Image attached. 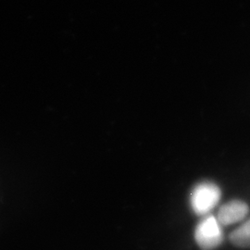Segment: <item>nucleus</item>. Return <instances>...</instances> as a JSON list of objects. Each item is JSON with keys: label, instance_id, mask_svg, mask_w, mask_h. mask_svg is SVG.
Wrapping results in <instances>:
<instances>
[{"label": "nucleus", "instance_id": "f03ea898", "mask_svg": "<svg viewBox=\"0 0 250 250\" xmlns=\"http://www.w3.org/2000/svg\"><path fill=\"white\" fill-rule=\"evenodd\" d=\"M195 239L202 250L217 249L224 241L222 225L213 216H208L197 226Z\"/></svg>", "mask_w": 250, "mask_h": 250}, {"label": "nucleus", "instance_id": "20e7f679", "mask_svg": "<svg viewBox=\"0 0 250 250\" xmlns=\"http://www.w3.org/2000/svg\"><path fill=\"white\" fill-rule=\"evenodd\" d=\"M250 221H247L245 224L239 227L237 230L233 231L230 235V239L232 244L240 248L250 247Z\"/></svg>", "mask_w": 250, "mask_h": 250}, {"label": "nucleus", "instance_id": "7ed1b4c3", "mask_svg": "<svg viewBox=\"0 0 250 250\" xmlns=\"http://www.w3.org/2000/svg\"><path fill=\"white\" fill-rule=\"evenodd\" d=\"M248 214V204L240 200H232L220 208L217 221L221 225H230L245 219Z\"/></svg>", "mask_w": 250, "mask_h": 250}, {"label": "nucleus", "instance_id": "f257e3e1", "mask_svg": "<svg viewBox=\"0 0 250 250\" xmlns=\"http://www.w3.org/2000/svg\"><path fill=\"white\" fill-rule=\"evenodd\" d=\"M221 196V189L213 183L204 182L198 184L193 189L190 197L192 209L196 214H207L218 204Z\"/></svg>", "mask_w": 250, "mask_h": 250}]
</instances>
